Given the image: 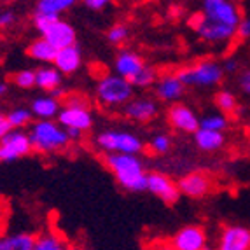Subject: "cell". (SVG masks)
Listing matches in <instances>:
<instances>
[{"label": "cell", "mask_w": 250, "mask_h": 250, "mask_svg": "<svg viewBox=\"0 0 250 250\" xmlns=\"http://www.w3.org/2000/svg\"><path fill=\"white\" fill-rule=\"evenodd\" d=\"M104 163L112 171L117 184L131 192H140L146 189L147 171L142 159L129 154H105Z\"/></svg>", "instance_id": "obj_1"}, {"label": "cell", "mask_w": 250, "mask_h": 250, "mask_svg": "<svg viewBox=\"0 0 250 250\" xmlns=\"http://www.w3.org/2000/svg\"><path fill=\"white\" fill-rule=\"evenodd\" d=\"M28 140L32 150L39 154H54L67 149L70 144V138L67 137V131L54 121H35L30 126Z\"/></svg>", "instance_id": "obj_2"}, {"label": "cell", "mask_w": 250, "mask_h": 250, "mask_svg": "<svg viewBox=\"0 0 250 250\" xmlns=\"http://www.w3.org/2000/svg\"><path fill=\"white\" fill-rule=\"evenodd\" d=\"M133 86L116 74L104 75L96 84V98L107 108L125 107L129 100H133Z\"/></svg>", "instance_id": "obj_3"}, {"label": "cell", "mask_w": 250, "mask_h": 250, "mask_svg": "<svg viewBox=\"0 0 250 250\" xmlns=\"http://www.w3.org/2000/svg\"><path fill=\"white\" fill-rule=\"evenodd\" d=\"M180 83L188 88V86H196V88H210L217 86L224 77V70L217 62L213 60H200V62L192 63L189 67L180 68L175 72Z\"/></svg>", "instance_id": "obj_4"}, {"label": "cell", "mask_w": 250, "mask_h": 250, "mask_svg": "<svg viewBox=\"0 0 250 250\" xmlns=\"http://www.w3.org/2000/svg\"><path fill=\"white\" fill-rule=\"evenodd\" d=\"M95 144L105 154L138 156L144 150V142L137 135L121 129H107L95 137Z\"/></svg>", "instance_id": "obj_5"}, {"label": "cell", "mask_w": 250, "mask_h": 250, "mask_svg": "<svg viewBox=\"0 0 250 250\" xmlns=\"http://www.w3.org/2000/svg\"><path fill=\"white\" fill-rule=\"evenodd\" d=\"M34 25L39 30L42 39H46L54 49H65L75 46V30L68 21L62 18H42L34 14Z\"/></svg>", "instance_id": "obj_6"}, {"label": "cell", "mask_w": 250, "mask_h": 250, "mask_svg": "<svg viewBox=\"0 0 250 250\" xmlns=\"http://www.w3.org/2000/svg\"><path fill=\"white\" fill-rule=\"evenodd\" d=\"M200 13L205 20L224 26H231L234 30L238 28L240 21L243 20L242 9L231 0H205Z\"/></svg>", "instance_id": "obj_7"}, {"label": "cell", "mask_w": 250, "mask_h": 250, "mask_svg": "<svg viewBox=\"0 0 250 250\" xmlns=\"http://www.w3.org/2000/svg\"><path fill=\"white\" fill-rule=\"evenodd\" d=\"M191 26L201 41L210 42V44H226V42L233 41V39L236 37V30L234 28L205 20V18L201 16V13L192 16Z\"/></svg>", "instance_id": "obj_8"}, {"label": "cell", "mask_w": 250, "mask_h": 250, "mask_svg": "<svg viewBox=\"0 0 250 250\" xmlns=\"http://www.w3.org/2000/svg\"><path fill=\"white\" fill-rule=\"evenodd\" d=\"M28 152H32V146L23 129H13L0 140V161H16Z\"/></svg>", "instance_id": "obj_9"}, {"label": "cell", "mask_w": 250, "mask_h": 250, "mask_svg": "<svg viewBox=\"0 0 250 250\" xmlns=\"http://www.w3.org/2000/svg\"><path fill=\"white\" fill-rule=\"evenodd\" d=\"M146 189L149 192H152L154 196H158L161 201H165L167 205L177 203V200L180 198V191L177 188V182H173L170 177L165 175V173H159V171L147 173Z\"/></svg>", "instance_id": "obj_10"}, {"label": "cell", "mask_w": 250, "mask_h": 250, "mask_svg": "<svg viewBox=\"0 0 250 250\" xmlns=\"http://www.w3.org/2000/svg\"><path fill=\"white\" fill-rule=\"evenodd\" d=\"M212 177L205 171H191L177 182L180 194L189 198H203L212 191Z\"/></svg>", "instance_id": "obj_11"}, {"label": "cell", "mask_w": 250, "mask_h": 250, "mask_svg": "<svg viewBox=\"0 0 250 250\" xmlns=\"http://www.w3.org/2000/svg\"><path fill=\"white\" fill-rule=\"evenodd\" d=\"M167 117L170 126L173 129H177V131L194 135L200 129V119H198V116L192 112V108H189L188 105L184 104L171 105Z\"/></svg>", "instance_id": "obj_12"}, {"label": "cell", "mask_w": 250, "mask_h": 250, "mask_svg": "<svg viewBox=\"0 0 250 250\" xmlns=\"http://www.w3.org/2000/svg\"><path fill=\"white\" fill-rule=\"evenodd\" d=\"M56 119L63 129H77L81 133L91 129L93 126V114L89 108L62 107Z\"/></svg>", "instance_id": "obj_13"}, {"label": "cell", "mask_w": 250, "mask_h": 250, "mask_svg": "<svg viewBox=\"0 0 250 250\" xmlns=\"http://www.w3.org/2000/svg\"><path fill=\"white\" fill-rule=\"evenodd\" d=\"M217 250H250V229L243 226L222 228Z\"/></svg>", "instance_id": "obj_14"}, {"label": "cell", "mask_w": 250, "mask_h": 250, "mask_svg": "<svg viewBox=\"0 0 250 250\" xmlns=\"http://www.w3.org/2000/svg\"><path fill=\"white\" fill-rule=\"evenodd\" d=\"M170 242L177 250H203L207 247V233L200 226H186Z\"/></svg>", "instance_id": "obj_15"}, {"label": "cell", "mask_w": 250, "mask_h": 250, "mask_svg": "<svg viewBox=\"0 0 250 250\" xmlns=\"http://www.w3.org/2000/svg\"><path fill=\"white\" fill-rule=\"evenodd\" d=\"M144 67H146L144 58L131 49H121L119 54L116 56V60H114V70H116V75L126 79L128 83L133 79L135 75L142 70Z\"/></svg>", "instance_id": "obj_16"}, {"label": "cell", "mask_w": 250, "mask_h": 250, "mask_svg": "<svg viewBox=\"0 0 250 250\" xmlns=\"http://www.w3.org/2000/svg\"><path fill=\"white\" fill-rule=\"evenodd\" d=\"M158 104L150 98H133L123 107V114L129 121L135 123H149L158 116Z\"/></svg>", "instance_id": "obj_17"}, {"label": "cell", "mask_w": 250, "mask_h": 250, "mask_svg": "<svg viewBox=\"0 0 250 250\" xmlns=\"http://www.w3.org/2000/svg\"><path fill=\"white\" fill-rule=\"evenodd\" d=\"M186 86L179 81L175 74H165L156 81V96L161 102H175L182 98Z\"/></svg>", "instance_id": "obj_18"}, {"label": "cell", "mask_w": 250, "mask_h": 250, "mask_svg": "<svg viewBox=\"0 0 250 250\" xmlns=\"http://www.w3.org/2000/svg\"><path fill=\"white\" fill-rule=\"evenodd\" d=\"M83 65V54L77 46L65 47V49H60L56 53V58L53 62V67L60 72V74L70 75L74 72H77Z\"/></svg>", "instance_id": "obj_19"}, {"label": "cell", "mask_w": 250, "mask_h": 250, "mask_svg": "<svg viewBox=\"0 0 250 250\" xmlns=\"http://www.w3.org/2000/svg\"><path fill=\"white\" fill-rule=\"evenodd\" d=\"M60 110L62 104L54 100L53 96H39L30 105V112L37 117V121H53L54 117H58Z\"/></svg>", "instance_id": "obj_20"}, {"label": "cell", "mask_w": 250, "mask_h": 250, "mask_svg": "<svg viewBox=\"0 0 250 250\" xmlns=\"http://www.w3.org/2000/svg\"><path fill=\"white\" fill-rule=\"evenodd\" d=\"M32 250H72L70 243L56 231H42L35 236Z\"/></svg>", "instance_id": "obj_21"}, {"label": "cell", "mask_w": 250, "mask_h": 250, "mask_svg": "<svg viewBox=\"0 0 250 250\" xmlns=\"http://www.w3.org/2000/svg\"><path fill=\"white\" fill-rule=\"evenodd\" d=\"M74 5V0H41L35 5L34 14L35 16H42V18H62V14L65 11Z\"/></svg>", "instance_id": "obj_22"}, {"label": "cell", "mask_w": 250, "mask_h": 250, "mask_svg": "<svg viewBox=\"0 0 250 250\" xmlns=\"http://www.w3.org/2000/svg\"><path fill=\"white\" fill-rule=\"evenodd\" d=\"M56 53H58V49H54L49 42L42 37L32 41L26 47V54L30 58L41 63H53L54 58H56Z\"/></svg>", "instance_id": "obj_23"}, {"label": "cell", "mask_w": 250, "mask_h": 250, "mask_svg": "<svg viewBox=\"0 0 250 250\" xmlns=\"http://www.w3.org/2000/svg\"><path fill=\"white\" fill-rule=\"evenodd\" d=\"M35 234L32 233H14L0 236V250H32L34 249Z\"/></svg>", "instance_id": "obj_24"}, {"label": "cell", "mask_w": 250, "mask_h": 250, "mask_svg": "<svg viewBox=\"0 0 250 250\" xmlns=\"http://www.w3.org/2000/svg\"><path fill=\"white\" fill-rule=\"evenodd\" d=\"M194 142L205 152H215L226 144L224 133H217V131H208V129H198L194 133Z\"/></svg>", "instance_id": "obj_25"}, {"label": "cell", "mask_w": 250, "mask_h": 250, "mask_svg": "<svg viewBox=\"0 0 250 250\" xmlns=\"http://www.w3.org/2000/svg\"><path fill=\"white\" fill-rule=\"evenodd\" d=\"M35 86L51 93L62 88V74L54 67H42L35 72Z\"/></svg>", "instance_id": "obj_26"}, {"label": "cell", "mask_w": 250, "mask_h": 250, "mask_svg": "<svg viewBox=\"0 0 250 250\" xmlns=\"http://www.w3.org/2000/svg\"><path fill=\"white\" fill-rule=\"evenodd\" d=\"M228 126H229V119L224 114H210V116H205L203 119H200V128L208 129V131L222 133Z\"/></svg>", "instance_id": "obj_27"}, {"label": "cell", "mask_w": 250, "mask_h": 250, "mask_svg": "<svg viewBox=\"0 0 250 250\" xmlns=\"http://www.w3.org/2000/svg\"><path fill=\"white\" fill-rule=\"evenodd\" d=\"M156 81H158V72H156V68L146 65L142 70L135 75L133 79L129 81V84H131L133 88H150V86L156 84Z\"/></svg>", "instance_id": "obj_28"}, {"label": "cell", "mask_w": 250, "mask_h": 250, "mask_svg": "<svg viewBox=\"0 0 250 250\" xmlns=\"http://www.w3.org/2000/svg\"><path fill=\"white\" fill-rule=\"evenodd\" d=\"M32 112H30V108L25 107H20V108H14L11 112L7 114V119H9V125L13 129H23L25 126L30 125L32 121Z\"/></svg>", "instance_id": "obj_29"}, {"label": "cell", "mask_w": 250, "mask_h": 250, "mask_svg": "<svg viewBox=\"0 0 250 250\" xmlns=\"http://www.w3.org/2000/svg\"><path fill=\"white\" fill-rule=\"evenodd\" d=\"M215 105H217V108H221L226 116V114H233L234 110H236L238 100H236V96H234L231 91L222 89V91H219L215 95Z\"/></svg>", "instance_id": "obj_30"}, {"label": "cell", "mask_w": 250, "mask_h": 250, "mask_svg": "<svg viewBox=\"0 0 250 250\" xmlns=\"http://www.w3.org/2000/svg\"><path fill=\"white\" fill-rule=\"evenodd\" d=\"M129 37V28L125 25V23H116V25H112L110 28H108L107 32V39L108 42H112V44H123V42H126V39Z\"/></svg>", "instance_id": "obj_31"}, {"label": "cell", "mask_w": 250, "mask_h": 250, "mask_svg": "<svg viewBox=\"0 0 250 250\" xmlns=\"http://www.w3.org/2000/svg\"><path fill=\"white\" fill-rule=\"evenodd\" d=\"M13 81H14V84H16L18 88H21V89L34 88V86H35V72L28 70V68H25V70H20V72H16V74L13 75Z\"/></svg>", "instance_id": "obj_32"}, {"label": "cell", "mask_w": 250, "mask_h": 250, "mask_svg": "<svg viewBox=\"0 0 250 250\" xmlns=\"http://www.w3.org/2000/svg\"><path fill=\"white\" fill-rule=\"evenodd\" d=\"M171 147V138L165 133H158L150 140V150L154 154H167Z\"/></svg>", "instance_id": "obj_33"}, {"label": "cell", "mask_w": 250, "mask_h": 250, "mask_svg": "<svg viewBox=\"0 0 250 250\" xmlns=\"http://www.w3.org/2000/svg\"><path fill=\"white\" fill-rule=\"evenodd\" d=\"M62 107H75V108H89V102L86 96L81 93H72V95H65L62 102Z\"/></svg>", "instance_id": "obj_34"}, {"label": "cell", "mask_w": 250, "mask_h": 250, "mask_svg": "<svg viewBox=\"0 0 250 250\" xmlns=\"http://www.w3.org/2000/svg\"><path fill=\"white\" fill-rule=\"evenodd\" d=\"M16 23V13L11 9H4L0 11V28H9Z\"/></svg>", "instance_id": "obj_35"}, {"label": "cell", "mask_w": 250, "mask_h": 250, "mask_svg": "<svg viewBox=\"0 0 250 250\" xmlns=\"http://www.w3.org/2000/svg\"><path fill=\"white\" fill-rule=\"evenodd\" d=\"M236 37L250 39V18H243L236 28Z\"/></svg>", "instance_id": "obj_36"}, {"label": "cell", "mask_w": 250, "mask_h": 250, "mask_svg": "<svg viewBox=\"0 0 250 250\" xmlns=\"http://www.w3.org/2000/svg\"><path fill=\"white\" fill-rule=\"evenodd\" d=\"M147 250H177V249L168 240H154V242L147 247Z\"/></svg>", "instance_id": "obj_37"}, {"label": "cell", "mask_w": 250, "mask_h": 250, "mask_svg": "<svg viewBox=\"0 0 250 250\" xmlns=\"http://www.w3.org/2000/svg\"><path fill=\"white\" fill-rule=\"evenodd\" d=\"M240 88H242L243 93L250 95V68L243 70L242 75H240Z\"/></svg>", "instance_id": "obj_38"}, {"label": "cell", "mask_w": 250, "mask_h": 250, "mask_svg": "<svg viewBox=\"0 0 250 250\" xmlns=\"http://www.w3.org/2000/svg\"><path fill=\"white\" fill-rule=\"evenodd\" d=\"M9 131H13V128H11V125H9L7 114L0 112V140H2V138H4Z\"/></svg>", "instance_id": "obj_39"}, {"label": "cell", "mask_w": 250, "mask_h": 250, "mask_svg": "<svg viewBox=\"0 0 250 250\" xmlns=\"http://www.w3.org/2000/svg\"><path fill=\"white\" fill-rule=\"evenodd\" d=\"M107 5H108V0H86L84 2V7L91 9V11H102Z\"/></svg>", "instance_id": "obj_40"}, {"label": "cell", "mask_w": 250, "mask_h": 250, "mask_svg": "<svg viewBox=\"0 0 250 250\" xmlns=\"http://www.w3.org/2000/svg\"><path fill=\"white\" fill-rule=\"evenodd\" d=\"M224 72H236L238 70V62L234 58H228L224 62V67H222Z\"/></svg>", "instance_id": "obj_41"}, {"label": "cell", "mask_w": 250, "mask_h": 250, "mask_svg": "<svg viewBox=\"0 0 250 250\" xmlns=\"http://www.w3.org/2000/svg\"><path fill=\"white\" fill-rule=\"evenodd\" d=\"M65 131H67V137L70 138V142L72 140H79L81 138V131H77V129H65Z\"/></svg>", "instance_id": "obj_42"}, {"label": "cell", "mask_w": 250, "mask_h": 250, "mask_svg": "<svg viewBox=\"0 0 250 250\" xmlns=\"http://www.w3.org/2000/svg\"><path fill=\"white\" fill-rule=\"evenodd\" d=\"M5 93H7V83L0 79V96H4Z\"/></svg>", "instance_id": "obj_43"}, {"label": "cell", "mask_w": 250, "mask_h": 250, "mask_svg": "<svg viewBox=\"0 0 250 250\" xmlns=\"http://www.w3.org/2000/svg\"><path fill=\"white\" fill-rule=\"evenodd\" d=\"M72 250H89V249H84V247H74Z\"/></svg>", "instance_id": "obj_44"}, {"label": "cell", "mask_w": 250, "mask_h": 250, "mask_svg": "<svg viewBox=\"0 0 250 250\" xmlns=\"http://www.w3.org/2000/svg\"><path fill=\"white\" fill-rule=\"evenodd\" d=\"M249 133H250V125H249Z\"/></svg>", "instance_id": "obj_45"}]
</instances>
